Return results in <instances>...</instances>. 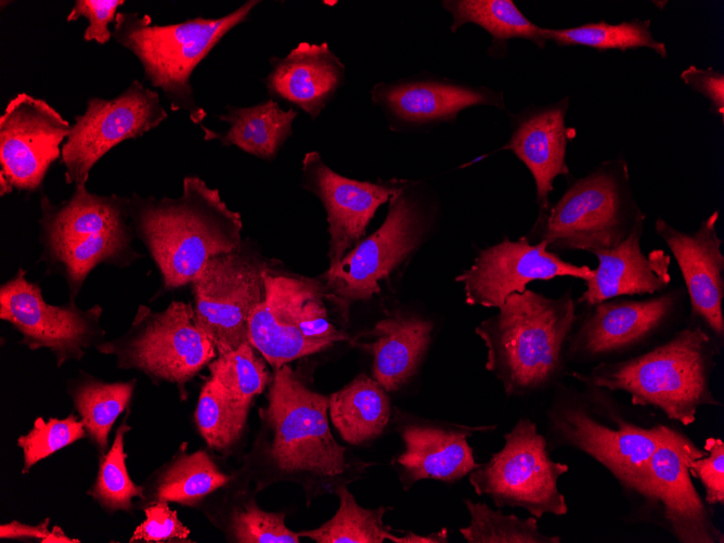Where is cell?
I'll return each instance as SVG.
<instances>
[{"instance_id": "cell-44", "label": "cell", "mask_w": 724, "mask_h": 543, "mask_svg": "<svg viewBox=\"0 0 724 543\" xmlns=\"http://www.w3.org/2000/svg\"><path fill=\"white\" fill-rule=\"evenodd\" d=\"M681 79L691 90L700 93L710 103V112L724 118V75L714 68L689 65L681 73Z\"/></svg>"}, {"instance_id": "cell-43", "label": "cell", "mask_w": 724, "mask_h": 543, "mask_svg": "<svg viewBox=\"0 0 724 543\" xmlns=\"http://www.w3.org/2000/svg\"><path fill=\"white\" fill-rule=\"evenodd\" d=\"M124 3V0H76L66 21L85 17L89 25L83 33V40L104 44L112 38L108 25L115 22L117 10Z\"/></svg>"}, {"instance_id": "cell-13", "label": "cell", "mask_w": 724, "mask_h": 543, "mask_svg": "<svg viewBox=\"0 0 724 543\" xmlns=\"http://www.w3.org/2000/svg\"><path fill=\"white\" fill-rule=\"evenodd\" d=\"M561 393L548 413L555 437L592 456L624 489L642 495L649 458L668 427L645 428L620 418L616 425H607L592 414L585 389Z\"/></svg>"}, {"instance_id": "cell-21", "label": "cell", "mask_w": 724, "mask_h": 543, "mask_svg": "<svg viewBox=\"0 0 724 543\" xmlns=\"http://www.w3.org/2000/svg\"><path fill=\"white\" fill-rule=\"evenodd\" d=\"M302 188L322 203L327 221L329 266L336 264L364 238L376 210L398 191L402 180L359 181L334 171L320 153L305 154L301 163Z\"/></svg>"}, {"instance_id": "cell-41", "label": "cell", "mask_w": 724, "mask_h": 543, "mask_svg": "<svg viewBox=\"0 0 724 543\" xmlns=\"http://www.w3.org/2000/svg\"><path fill=\"white\" fill-rule=\"evenodd\" d=\"M166 501H159L145 506L142 510L145 519L134 529L129 542H168L185 540L190 534L178 518L177 512L171 509Z\"/></svg>"}, {"instance_id": "cell-24", "label": "cell", "mask_w": 724, "mask_h": 543, "mask_svg": "<svg viewBox=\"0 0 724 543\" xmlns=\"http://www.w3.org/2000/svg\"><path fill=\"white\" fill-rule=\"evenodd\" d=\"M569 98L543 106H529L510 117L512 134L501 147L513 152L532 174L540 210L550 206L558 176L568 177L567 145L574 130L566 126Z\"/></svg>"}, {"instance_id": "cell-3", "label": "cell", "mask_w": 724, "mask_h": 543, "mask_svg": "<svg viewBox=\"0 0 724 543\" xmlns=\"http://www.w3.org/2000/svg\"><path fill=\"white\" fill-rule=\"evenodd\" d=\"M719 341L699 323L629 359L597 363L590 373L572 376L608 391H623L639 406H654L669 419L690 425L702 405H719L711 375Z\"/></svg>"}, {"instance_id": "cell-30", "label": "cell", "mask_w": 724, "mask_h": 543, "mask_svg": "<svg viewBox=\"0 0 724 543\" xmlns=\"http://www.w3.org/2000/svg\"><path fill=\"white\" fill-rule=\"evenodd\" d=\"M328 411L340 437L354 445L382 435L391 412L387 391L365 374L328 397Z\"/></svg>"}, {"instance_id": "cell-45", "label": "cell", "mask_w": 724, "mask_h": 543, "mask_svg": "<svg viewBox=\"0 0 724 543\" xmlns=\"http://www.w3.org/2000/svg\"><path fill=\"white\" fill-rule=\"evenodd\" d=\"M49 517L44 518L37 525L23 523L17 520H12L0 526L1 540H20V541H38L42 542L50 533Z\"/></svg>"}, {"instance_id": "cell-15", "label": "cell", "mask_w": 724, "mask_h": 543, "mask_svg": "<svg viewBox=\"0 0 724 543\" xmlns=\"http://www.w3.org/2000/svg\"><path fill=\"white\" fill-rule=\"evenodd\" d=\"M167 117L159 94L139 80L113 99L90 98L62 145L66 183L86 184L90 170L111 148L143 135Z\"/></svg>"}, {"instance_id": "cell-37", "label": "cell", "mask_w": 724, "mask_h": 543, "mask_svg": "<svg viewBox=\"0 0 724 543\" xmlns=\"http://www.w3.org/2000/svg\"><path fill=\"white\" fill-rule=\"evenodd\" d=\"M248 410L234 402L211 378L203 385L194 419L199 435L211 449H231L241 438Z\"/></svg>"}, {"instance_id": "cell-6", "label": "cell", "mask_w": 724, "mask_h": 543, "mask_svg": "<svg viewBox=\"0 0 724 543\" xmlns=\"http://www.w3.org/2000/svg\"><path fill=\"white\" fill-rule=\"evenodd\" d=\"M260 3L248 0L218 18L195 17L168 25L152 24L150 15L118 12L112 37L140 61L144 77L163 91L173 112H185L203 126L207 112L194 96L191 76L198 64L234 27L248 20Z\"/></svg>"}, {"instance_id": "cell-7", "label": "cell", "mask_w": 724, "mask_h": 543, "mask_svg": "<svg viewBox=\"0 0 724 543\" xmlns=\"http://www.w3.org/2000/svg\"><path fill=\"white\" fill-rule=\"evenodd\" d=\"M434 211L418 185L402 180L382 225L328 267L320 279L342 321H348L352 303L378 294L380 282L414 255L432 228Z\"/></svg>"}, {"instance_id": "cell-32", "label": "cell", "mask_w": 724, "mask_h": 543, "mask_svg": "<svg viewBox=\"0 0 724 543\" xmlns=\"http://www.w3.org/2000/svg\"><path fill=\"white\" fill-rule=\"evenodd\" d=\"M135 385V378L107 383L85 372L68 380L67 393L87 437L100 454L108 450L109 432L119 415L129 406Z\"/></svg>"}, {"instance_id": "cell-27", "label": "cell", "mask_w": 724, "mask_h": 543, "mask_svg": "<svg viewBox=\"0 0 724 543\" xmlns=\"http://www.w3.org/2000/svg\"><path fill=\"white\" fill-rule=\"evenodd\" d=\"M432 323L417 314L397 312L360 336L372 338L352 344L373 355L372 377L387 391L405 385L428 349Z\"/></svg>"}, {"instance_id": "cell-10", "label": "cell", "mask_w": 724, "mask_h": 543, "mask_svg": "<svg viewBox=\"0 0 724 543\" xmlns=\"http://www.w3.org/2000/svg\"><path fill=\"white\" fill-rule=\"evenodd\" d=\"M268 399L263 419L272 432L269 456L279 470L323 479L346 473V448L328 425V397L308 388L284 364L275 370Z\"/></svg>"}, {"instance_id": "cell-4", "label": "cell", "mask_w": 724, "mask_h": 543, "mask_svg": "<svg viewBox=\"0 0 724 543\" xmlns=\"http://www.w3.org/2000/svg\"><path fill=\"white\" fill-rule=\"evenodd\" d=\"M40 210V259L47 274L66 281L70 300L99 264L127 268L141 257L132 247L128 197L99 195L80 184L59 204L43 195Z\"/></svg>"}, {"instance_id": "cell-28", "label": "cell", "mask_w": 724, "mask_h": 543, "mask_svg": "<svg viewBox=\"0 0 724 543\" xmlns=\"http://www.w3.org/2000/svg\"><path fill=\"white\" fill-rule=\"evenodd\" d=\"M298 113L284 111L273 99L256 105L227 106V112L216 117L229 125L223 132H215L201 126L204 140H220L224 146L234 145L245 153L264 160H272L293 135V124Z\"/></svg>"}, {"instance_id": "cell-40", "label": "cell", "mask_w": 724, "mask_h": 543, "mask_svg": "<svg viewBox=\"0 0 724 543\" xmlns=\"http://www.w3.org/2000/svg\"><path fill=\"white\" fill-rule=\"evenodd\" d=\"M86 437L82 422L74 414L48 421L37 417L30 430L16 441L23 453L22 474H28L38 462Z\"/></svg>"}, {"instance_id": "cell-33", "label": "cell", "mask_w": 724, "mask_h": 543, "mask_svg": "<svg viewBox=\"0 0 724 543\" xmlns=\"http://www.w3.org/2000/svg\"><path fill=\"white\" fill-rule=\"evenodd\" d=\"M650 26V20L635 18L618 24L600 21L568 28H543V36L559 47L580 46L599 51L646 48L665 59L667 47L652 36Z\"/></svg>"}, {"instance_id": "cell-12", "label": "cell", "mask_w": 724, "mask_h": 543, "mask_svg": "<svg viewBox=\"0 0 724 543\" xmlns=\"http://www.w3.org/2000/svg\"><path fill=\"white\" fill-rule=\"evenodd\" d=\"M268 262L246 242L209 258L190 283L199 327L223 353L248 342V323L263 300Z\"/></svg>"}, {"instance_id": "cell-29", "label": "cell", "mask_w": 724, "mask_h": 543, "mask_svg": "<svg viewBox=\"0 0 724 543\" xmlns=\"http://www.w3.org/2000/svg\"><path fill=\"white\" fill-rule=\"evenodd\" d=\"M232 480L206 451L179 450L144 481L143 499L135 503V508L143 509L159 501L194 507Z\"/></svg>"}, {"instance_id": "cell-8", "label": "cell", "mask_w": 724, "mask_h": 543, "mask_svg": "<svg viewBox=\"0 0 724 543\" xmlns=\"http://www.w3.org/2000/svg\"><path fill=\"white\" fill-rule=\"evenodd\" d=\"M263 282V300L249 319L248 342L274 370L349 339L329 321L321 279L269 267Z\"/></svg>"}, {"instance_id": "cell-18", "label": "cell", "mask_w": 724, "mask_h": 543, "mask_svg": "<svg viewBox=\"0 0 724 543\" xmlns=\"http://www.w3.org/2000/svg\"><path fill=\"white\" fill-rule=\"evenodd\" d=\"M706 453L687 436L668 427L648 462L647 483L641 496L657 506L663 527L682 543L724 542L688 470L690 461Z\"/></svg>"}, {"instance_id": "cell-25", "label": "cell", "mask_w": 724, "mask_h": 543, "mask_svg": "<svg viewBox=\"0 0 724 543\" xmlns=\"http://www.w3.org/2000/svg\"><path fill=\"white\" fill-rule=\"evenodd\" d=\"M263 79L270 99L289 102L318 118L346 80V66L327 42H300L284 57L269 60Z\"/></svg>"}, {"instance_id": "cell-11", "label": "cell", "mask_w": 724, "mask_h": 543, "mask_svg": "<svg viewBox=\"0 0 724 543\" xmlns=\"http://www.w3.org/2000/svg\"><path fill=\"white\" fill-rule=\"evenodd\" d=\"M503 448L469 474L478 495H489L497 508L521 507L540 519L566 515L568 506L557 481L569 469L553 461L535 423L521 418L505 434Z\"/></svg>"}, {"instance_id": "cell-1", "label": "cell", "mask_w": 724, "mask_h": 543, "mask_svg": "<svg viewBox=\"0 0 724 543\" xmlns=\"http://www.w3.org/2000/svg\"><path fill=\"white\" fill-rule=\"evenodd\" d=\"M137 237L154 260L165 289L192 282L212 256L242 243V216L228 207L217 189L186 176L177 198L129 197Z\"/></svg>"}, {"instance_id": "cell-26", "label": "cell", "mask_w": 724, "mask_h": 543, "mask_svg": "<svg viewBox=\"0 0 724 543\" xmlns=\"http://www.w3.org/2000/svg\"><path fill=\"white\" fill-rule=\"evenodd\" d=\"M644 222L617 247L594 254L598 260L594 275L585 281L578 303L586 307L623 296L654 295L669 288L671 257L662 249H642Z\"/></svg>"}, {"instance_id": "cell-35", "label": "cell", "mask_w": 724, "mask_h": 543, "mask_svg": "<svg viewBox=\"0 0 724 543\" xmlns=\"http://www.w3.org/2000/svg\"><path fill=\"white\" fill-rule=\"evenodd\" d=\"M128 416L129 412L116 429L112 445L101 454L95 480L87 492L108 514L129 513L135 508L133 499H143V487L133 482L126 464L125 436L131 430Z\"/></svg>"}, {"instance_id": "cell-31", "label": "cell", "mask_w": 724, "mask_h": 543, "mask_svg": "<svg viewBox=\"0 0 724 543\" xmlns=\"http://www.w3.org/2000/svg\"><path fill=\"white\" fill-rule=\"evenodd\" d=\"M441 5L451 14L452 33L466 24L483 28L491 37L489 53L502 56L512 39H525L543 49V27L531 22L512 0H444Z\"/></svg>"}, {"instance_id": "cell-14", "label": "cell", "mask_w": 724, "mask_h": 543, "mask_svg": "<svg viewBox=\"0 0 724 543\" xmlns=\"http://www.w3.org/2000/svg\"><path fill=\"white\" fill-rule=\"evenodd\" d=\"M102 313L99 305L81 309L70 299L61 306L48 303L23 268L0 287V319L20 333L29 350H50L59 367L80 361L88 349L104 341Z\"/></svg>"}, {"instance_id": "cell-34", "label": "cell", "mask_w": 724, "mask_h": 543, "mask_svg": "<svg viewBox=\"0 0 724 543\" xmlns=\"http://www.w3.org/2000/svg\"><path fill=\"white\" fill-rule=\"evenodd\" d=\"M339 497V508L335 515L316 529L300 531V538H309L316 543H383L395 539L390 527L383 517L389 507L376 509L360 506L345 484L335 489Z\"/></svg>"}, {"instance_id": "cell-36", "label": "cell", "mask_w": 724, "mask_h": 543, "mask_svg": "<svg viewBox=\"0 0 724 543\" xmlns=\"http://www.w3.org/2000/svg\"><path fill=\"white\" fill-rule=\"evenodd\" d=\"M224 503L214 522L221 528L230 542L238 543H299V532L285 525L283 513L261 509L253 500L233 496Z\"/></svg>"}, {"instance_id": "cell-16", "label": "cell", "mask_w": 724, "mask_h": 543, "mask_svg": "<svg viewBox=\"0 0 724 543\" xmlns=\"http://www.w3.org/2000/svg\"><path fill=\"white\" fill-rule=\"evenodd\" d=\"M686 297L677 286L645 299L617 297L590 306L569 337L567 357L607 362L642 347L677 320Z\"/></svg>"}, {"instance_id": "cell-5", "label": "cell", "mask_w": 724, "mask_h": 543, "mask_svg": "<svg viewBox=\"0 0 724 543\" xmlns=\"http://www.w3.org/2000/svg\"><path fill=\"white\" fill-rule=\"evenodd\" d=\"M645 219L634 197L628 163L617 157L573 179L554 205L540 210L527 237L546 242L554 253L594 255L617 247Z\"/></svg>"}, {"instance_id": "cell-22", "label": "cell", "mask_w": 724, "mask_h": 543, "mask_svg": "<svg viewBox=\"0 0 724 543\" xmlns=\"http://www.w3.org/2000/svg\"><path fill=\"white\" fill-rule=\"evenodd\" d=\"M720 211L714 210L694 232L681 231L662 218L655 231L673 255L684 280L691 315L720 344L724 337V255L717 234Z\"/></svg>"}, {"instance_id": "cell-39", "label": "cell", "mask_w": 724, "mask_h": 543, "mask_svg": "<svg viewBox=\"0 0 724 543\" xmlns=\"http://www.w3.org/2000/svg\"><path fill=\"white\" fill-rule=\"evenodd\" d=\"M210 378L237 404L249 409L253 399L262 392L269 373L263 360L256 355L249 342L218 353L208 364Z\"/></svg>"}, {"instance_id": "cell-19", "label": "cell", "mask_w": 724, "mask_h": 543, "mask_svg": "<svg viewBox=\"0 0 724 543\" xmlns=\"http://www.w3.org/2000/svg\"><path fill=\"white\" fill-rule=\"evenodd\" d=\"M594 271L561 259L547 249L544 241L531 243L527 236L516 241L504 237L482 249L474 263L456 277L463 284L469 306L499 308L515 293H523L534 281L571 276L582 281L593 277Z\"/></svg>"}, {"instance_id": "cell-46", "label": "cell", "mask_w": 724, "mask_h": 543, "mask_svg": "<svg viewBox=\"0 0 724 543\" xmlns=\"http://www.w3.org/2000/svg\"><path fill=\"white\" fill-rule=\"evenodd\" d=\"M78 539L69 538L60 526H53L41 543H79Z\"/></svg>"}, {"instance_id": "cell-23", "label": "cell", "mask_w": 724, "mask_h": 543, "mask_svg": "<svg viewBox=\"0 0 724 543\" xmlns=\"http://www.w3.org/2000/svg\"><path fill=\"white\" fill-rule=\"evenodd\" d=\"M491 428L494 427H470L403 414L398 430L404 451L392 463L404 489L419 480L451 483L469 475L480 464L467 439Z\"/></svg>"}, {"instance_id": "cell-42", "label": "cell", "mask_w": 724, "mask_h": 543, "mask_svg": "<svg viewBox=\"0 0 724 543\" xmlns=\"http://www.w3.org/2000/svg\"><path fill=\"white\" fill-rule=\"evenodd\" d=\"M703 456L690 461V476L700 480L708 504H724V442L720 438H707Z\"/></svg>"}, {"instance_id": "cell-9", "label": "cell", "mask_w": 724, "mask_h": 543, "mask_svg": "<svg viewBox=\"0 0 724 543\" xmlns=\"http://www.w3.org/2000/svg\"><path fill=\"white\" fill-rule=\"evenodd\" d=\"M95 349L116 359L122 370H137L152 382L182 388L218 355L195 320L191 303L172 301L163 311L139 306L129 328Z\"/></svg>"}, {"instance_id": "cell-17", "label": "cell", "mask_w": 724, "mask_h": 543, "mask_svg": "<svg viewBox=\"0 0 724 543\" xmlns=\"http://www.w3.org/2000/svg\"><path fill=\"white\" fill-rule=\"evenodd\" d=\"M72 125L48 102L18 93L0 116V195L37 190Z\"/></svg>"}, {"instance_id": "cell-20", "label": "cell", "mask_w": 724, "mask_h": 543, "mask_svg": "<svg viewBox=\"0 0 724 543\" xmlns=\"http://www.w3.org/2000/svg\"><path fill=\"white\" fill-rule=\"evenodd\" d=\"M370 95L395 132L454 124L462 111L475 106L505 108L502 91L431 75L378 82L370 90Z\"/></svg>"}, {"instance_id": "cell-38", "label": "cell", "mask_w": 724, "mask_h": 543, "mask_svg": "<svg viewBox=\"0 0 724 543\" xmlns=\"http://www.w3.org/2000/svg\"><path fill=\"white\" fill-rule=\"evenodd\" d=\"M470 522L460 532L469 543H559V536L543 534L533 516L520 519L500 509L494 510L484 503L464 500Z\"/></svg>"}, {"instance_id": "cell-2", "label": "cell", "mask_w": 724, "mask_h": 543, "mask_svg": "<svg viewBox=\"0 0 724 543\" xmlns=\"http://www.w3.org/2000/svg\"><path fill=\"white\" fill-rule=\"evenodd\" d=\"M476 334L487 348L486 369L507 396H522L552 384L565 367L576 326V300L569 288L553 298L526 289L509 295Z\"/></svg>"}]
</instances>
